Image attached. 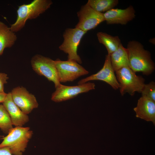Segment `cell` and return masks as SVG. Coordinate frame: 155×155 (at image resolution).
I'll return each instance as SVG.
<instances>
[{
	"label": "cell",
	"instance_id": "4fadbf2b",
	"mask_svg": "<svg viewBox=\"0 0 155 155\" xmlns=\"http://www.w3.org/2000/svg\"><path fill=\"white\" fill-rule=\"evenodd\" d=\"M2 104L9 115L13 125L16 127H22L29 121L28 116L24 113L14 103L11 92L7 94Z\"/></svg>",
	"mask_w": 155,
	"mask_h": 155
},
{
	"label": "cell",
	"instance_id": "ffe728a7",
	"mask_svg": "<svg viewBox=\"0 0 155 155\" xmlns=\"http://www.w3.org/2000/svg\"><path fill=\"white\" fill-rule=\"evenodd\" d=\"M141 93L142 96H145L155 102V82L152 81L145 84Z\"/></svg>",
	"mask_w": 155,
	"mask_h": 155
},
{
	"label": "cell",
	"instance_id": "3957f363",
	"mask_svg": "<svg viewBox=\"0 0 155 155\" xmlns=\"http://www.w3.org/2000/svg\"><path fill=\"white\" fill-rule=\"evenodd\" d=\"M33 134L29 127L13 128L0 144V148L8 147L13 155H22Z\"/></svg>",
	"mask_w": 155,
	"mask_h": 155
},
{
	"label": "cell",
	"instance_id": "8992f818",
	"mask_svg": "<svg viewBox=\"0 0 155 155\" xmlns=\"http://www.w3.org/2000/svg\"><path fill=\"white\" fill-rule=\"evenodd\" d=\"M31 64L32 69L37 73L53 82L56 88L60 86L61 84L54 60L37 54L32 57Z\"/></svg>",
	"mask_w": 155,
	"mask_h": 155
},
{
	"label": "cell",
	"instance_id": "6da1fadb",
	"mask_svg": "<svg viewBox=\"0 0 155 155\" xmlns=\"http://www.w3.org/2000/svg\"><path fill=\"white\" fill-rule=\"evenodd\" d=\"M129 67L135 73L141 72L145 75L151 74L155 69V64L152 59L151 54L145 49L139 42L134 40L127 44Z\"/></svg>",
	"mask_w": 155,
	"mask_h": 155
},
{
	"label": "cell",
	"instance_id": "52a82bcc",
	"mask_svg": "<svg viewBox=\"0 0 155 155\" xmlns=\"http://www.w3.org/2000/svg\"><path fill=\"white\" fill-rule=\"evenodd\" d=\"M60 82H72L89 72L76 61L67 60L54 61Z\"/></svg>",
	"mask_w": 155,
	"mask_h": 155
},
{
	"label": "cell",
	"instance_id": "603a6c76",
	"mask_svg": "<svg viewBox=\"0 0 155 155\" xmlns=\"http://www.w3.org/2000/svg\"><path fill=\"white\" fill-rule=\"evenodd\" d=\"M7 94L4 92H0V103H2L5 100Z\"/></svg>",
	"mask_w": 155,
	"mask_h": 155
},
{
	"label": "cell",
	"instance_id": "9a60e30c",
	"mask_svg": "<svg viewBox=\"0 0 155 155\" xmlns=\"http://www.w3.org/2000/svg\"><path fill=\"white\" fill-rule=\"evenodd\" d=\"M110 55L111 65L115 72L123 67H129L127 50L122 43L117 50Z\"/></svg>",
	"mask_w": 155,
	"mask_h": 155
},
{
	"label": "cell",
	"instance_id": "277c9868",
	"mask_svg": "<svg viewBox=\"0 0 155 155\" xmlns=\"http://www.w3.org/2000/svg\"><path fill=\"white\" fill-rule=\"evenodd\" d=\"M115 72L122 96L126 93L131 96L136 92L141 93L145 84V80L142 77L137 75L129 67H123Z\"/></svg>",
	"mask_w": 155,
	"mask_h": 155
},
{
	"label": "cell",
	"instance_id": "5b68a950",
	"mask_svg": "<svg viewBox=\"0 0 155 155\" xmlns=\"http://www.w3.org/2000/svg\"><path fill=\"white\" fill-rule=\"evenodd\" d=\"M86 32L76 28L66 29L63 35V42L59 48L67 54V60L75 61L79 64L82 63L77 50L82 38Z\"/></svg>",
	"mask_w": 155,
	"mask_h": 155
},
{
	"label": "cell",
	"instance_id": "44dd1931",
	"mask_svg": "<svg viewBox=\"0 0 155 155\" xmlns=\"http://www.w3.org/2000/svg\"><path fill=\"white\" fill-rule=\"evenodd\" d=\"M8 77L7 74L0 73V92H4V85L7 82Z\"/></svg>",
	"mask_w": 155,
	"mask_h": 155
},
{
	"label": "cell",
	"instance_id": "d6986e66",
	"mask_svg": "<svg viewBox=\"0 0 155 155\" xmlns=\"http://www.w3.org/2000/svg\"><path fill=\"white\" fill-rule=\"evenodd\" d=\"M12 125L9 113L3 104H0V129L8 134L13 128Z\"/></svg>",
	"mask_w": 155,
	"mask_h": 155
},
{
	"label": "cell",
	"instance_id": "30bf717a",
	"mask_svg": "<svg viewBox=\"0 0 155 155\" xmlns=\"http://www.w3.org/2000/svg\"><path fill=\"white\" fill-rule=\"evenodd\" d=\"M12 100L16 104L24 113L28 114L38 104L36 98L22 86H18L13 88L11 92Z\"/></svg>",
	"mask_w": 155,
	"mask_h": 155
},
{
	"label": "cell",
	"instance_id": "ba28073f",
	"mask_svg": "<svg viewBox=\"0 0 155 155\" xmlns=\"http://www.w3.org/2000/svg\"><path fill=\"white\" fill-rule=\"evenodd\" d=\"M77 16L79 21L75 28L86 32L105 21L103 13L95 11L86 4L82 6Z\"/></svg>",
	"mask_w": 155,
	"mask_h": 155
},
{
	"label": "cell",
	"instance_id": "7c38bea8",
	"mask_svg": "<svg viewBox=\"0 0 155 155\" xmlns=\"http://www.w3.org/2000/svg\"><path fill=\"white\" fill-rule=\"evenodd\" d=\"M104 20L108 24L125 25L135 17V11L130 5L124 9L113 8L103 13Z\"/></svg>",
	"mask_w": 155,
	"mask_h": 155
},
{
	"label": "cell",
	"instance_id": "9c48e42d",
	"mask_svg": "<svg viewBox=\"0 0 155 155\" xmlns=\"http://www.w3.org/2000/svg\"><path fill=\"white\" fill-rule=\"evenodd\" d=\"M95 86L94 83L90 82L72 86L61 84L52 93L51 99L55 102L66 100L73 98L80 94L94 89Z\"/></svg>",
	"mask_w": 155,
	"mask_h": 155
},
{
	"label": "cell",
	"instance_id": "5bb4252c",
	"mask_svg": "<svg viewBox=\"0 0 155 155\" xmlns=\"http://www.w3.org/2000/svg\"><path fill=\"white\" fill-rule=\"evenodd\" d=\"M136 117L155 124V102L145 96L138 100L137 106L133 108Z\"/></svg>",
	"mask_w": 155,
	"mask_h": 155
},
{
	"label": "cell",
	"instance_id": "8fae6325",
	"mask_svg": "<svg viewBox=\"0 0 155 155\" xmlns=\"http://www.w3.org/2000/svg\"><path fill=\"white\" fill-rule=\"evenodd\" d=\"M114 72L111 65L110 55L107 54L106 56L103 67L98 72L80 80L78 84H80L92 80H101L106 83L113 89L116 90L119 89V84Z\"/></svg>",
	"mask_w": 155,
	"mask_h": 155
},
{
	"label": "cell",
	"instance_id": "e0dca14e",
	"mask_svg": "<svg viewBox=\"0 0 155 155\" xmlns=\"http://www.w3.org/2000/svg\"><path fill=\"white\" fill-rule=\"evenodd\" d=\"M97 36L99 42L104 46L109 55L117 50L121 43L118 36H113L106 33L99 32Z\"/></svg>",
	"mask_w": 155,
	"mask_h": 155
},
{
	"label": "cell",
	"instance_id": "7402d4cb",
	"mask_svg": "<svg viewBox=\"0 0 155 155\" xmlns=\"http://www.w3.org/2000/svg\"><path fill=\"white\" fill-rule=\"evenodd\" d=\"M0 155H13L11 153L9 148L7 147L0 148Z\"/></svg>",
	"mask_w": 155,
	"mask_h": 155
},
{
	"label": "cell",
	"instance_id": "2e32d148",
	"mask_svg": "<svg viewBox=\"0 0 155 155\" xmlns=\"http://www.w3.org/2000/svg\"><path fill=\"white\" fill-rule=\"evenodd\" d=\"M17 39L16 35L10 27L0 21V56L3 54L5 49L13 46Z\"/></svg>",
	"mask_w": 155,
	"mask_h": 155
},
{
	"label": "cell",
	"instance_id": "ac0fdd59",
	"mask_svg": "<svg viewBox=\"0 0 155 155\" xmlns=\"http://www.w3.org/2000/svg\"><path fill=\"white\" fill-rule=\"evenodd\" d=\"M118 3V0H89L86 4L95 11L103 13L114 8Z\"/></svg>",
	"mask_w": 155,
	"mask_h": 155
},
{
	"label": "cell",
	"instance_id": "7a4b0ae2",
	"mask_svg": "<svg viewBox=\"0 0 155 155\" xmlns=\"http://www.w3.org/2000/svg\"><path fill=\"white\" fill-rule=\"evenodd\" d=\"M53 3L50 0H34L28 4L18 7L16 21L10 27L15 32L21 30L25 26L28 20L34 19L44 12L51 7Z\"/></svg>",
	"mask_w": 155,
	"mask_h": 155
}]
</instances>
